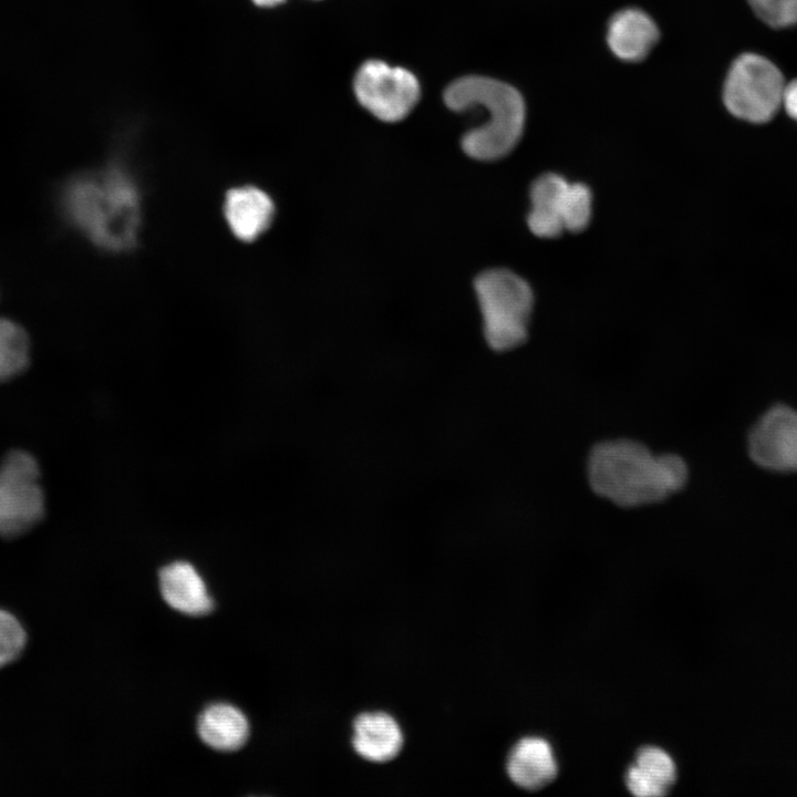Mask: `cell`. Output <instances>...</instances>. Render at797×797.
<instances>
[{"mask_svg": "<svg viewBox=\"0 0 797 797\" xmlns=\"http://www.w3.org/2000/svg\"><path fill=\"white\" fill-rule=\"evenodd\" d=\"M587 479L596 495L630 509L664 501L682 490L689 467L676 454H655L641 442L613 438L592 446Z\"/></svg>", "mask_w": 797, "mask_h": 797, "instance_id": "1", "label": "cell"}, {"mask_svg": "<svg viewBox=\"0 0 797 797\" xmlns=\"http://www.w3.org/2000/svg\"><path fill=\"white\" fill-rule=\"evenodd\" d=\"M60 205L68 221L96 246L117 251L134 245L141 196L123 170L107 168L71 179L62 189Z\"/></svg>", "mask_w": 797, "mask_h": 797, "instance_id": "2", "label": "cell"}, {"mask_svg": "<svg viewBox=\"0 0 797 797\" xmlns=\"http://www.w3.org/2000/svg\"><path fill=\"white\" fill-rule=\"evenodd\" d=\"M446 105L457 112L480 108L485 121L462 138L464 152L479 161L506 156L519 142L525 104L519 92L495 79L468 75L454 81L444 93Z\"/></svg>", "mask_w": 797, "mask_h": 797, "instance_id": "3", "label": "cell"}, {"mask_svg": "<svg viewBox=\"0 0 797 797\" xmlns=\"http://www.w3.org/2000/svg\"><path fill=\"white\" fill-rule=\"evenodd\" d=\"M475 291L489 346L508 351L528 337L534 296L529 284L515 272L497 268L477 276Z\"/></svg>", "mask_w": 797, "mask_h": 797, "instance_id": "4", "label": "cell"}, {"mask_svg": "<svg viewBox=\"0 0 797 797\" xmlns=\"http://www.w3.org/2000/svg\"><path fill=\"white\" fill-rule=\"evenodd\" d=\"M785 81L778 68L756 53H744L731 65L723 87L726 108L736 117L768 122L783 101Z\"/></svg>", "mask_w": 797, "mask_h": 797, "instance_id": "5", "label": "cell"}, {"mask_svg": "<svg viewBox=\"0 0 797 797\" xmlns=\"http://www.w3.org/2000/svg\"><path fill=\"white\" fill-rule=\"evenodd\" d=\"M44 511L39 467L28 453H9L0 466V536H18L38 522Z\"/></svg>", "mask_w": 797, "mask_h": 797, "instance_id": "6", "label": "cell"}, {"mask_svg": "<svg viewBox=\"0 0 797 797\" xmlns=\"http://www.w3.org/2000/svg\"><path fill=\"white\" fill-rule=\"evenodd\" d=\"M360 104L384 122L404 118L420 99L417 79L407 70L390 66L383 61H368L354 79Z\"/></svg>", "mask_w": 797, "mask_h": 797, "instance_id": "7", "label": "cell"}, {"mask_svg": "<svg viewBox=\"0 0 797 797\" xmlns=\"http://www.w3.org/2000/svg\"><path fill=\"white\" fill-rule=\"evenodd\" d=\"M748 454L759 467L774 472L797 470V411L778 404L753 425Z\"/></svg>", "mask_w": 797, "mask_h": 797, "instance_id": "8", "label": "cell"}, {"mask_svg": "<svg viewBox=\"0 0 797 797\" xmlns=\"http://www.w3.org/2000/svg\"><path fill=\"white\" fill-rule=\"evenodd\" d=\"M224 214L230 230L238 239L252 241L270 226L275 205L269 195L260 188L240 186L227 193Z\"/></svg>", "mask_w": 797, "mask_h": 797, "instance_id": "9", "label": "cell"}, {"mask_svg": "<svg viewBox=\"0 0 797 797\" xmlns=\"http://www.w3.org/2000/svg\"><path fill=\"white\" fill-rule=\"evenodd\" d=\"M506 768L511 782L527 790L547 786L558 773L551 745L537 736L524 737L515 744L508 755Z\"/></svg>", "mask_w": 797, "mask_h": 797, "instance_id": "10", "label": "cell"}, {"mask_svg": "<svg viewBox=\"0 0 797 797\" xmlns=\"http://www.w3.org/2000/svg\"><path fill=\"white\" fill-rule=\"evenodd\" d=\"M569 182L548 173L539 176L530 190L531 210L527 218L530 231L540 238H555L565 231L566 192Z\"/></svg>", "mask_w": 797, "mask_h": 797, "instance_id": "11", "label": "cell"}, {"mask_svg": "<svg viewBox=\"0 0 797 797\" xmlns=\"http://www.w3.org/2000/svg\"><path fill=\"white\" fill-rule=\"evenodd\" d=\"M659 35L656 24L646 13L638 9H625L611 18L607 41L619 59L638 62L649 54Z\"/></svg>", "mask_w": 797, "mask_h": 797, "instance_id": "12", "label": "cell"}, {"mask_svg": "<svg viewBox=\"0 0 797 797\" xmlns=\"http://www.w3.org/2000/svg\"><path fill=\"white\" fill-rule=\"evenodd\" d=\"M159 587L167 604L179 612L204 615L213 609L204 580L188 562L176 561L165 566L159 571Z\"/></svg>", "mask_w": 797, "mask_h": 797, "instance_id": "13", "label": "cell"}, {"mask_svg": "<svg viewBox=\"0 0 797 797\" xmlns=\"http://www.w3.org/2000/svg\"><path fill=\"white\" fill-rule=\"evenodd\" d=\"M352 745L364 759L390 762L403 746V733L397 722L384 712L360 714L353 724Z\"/></svg>", "mask_w": 797, "mask_h": 797, "instance_id": "14", "label": "cell"}, {"mask_svg": "<svg viewBox=\"0 0 797 797\" xmlns=\"http://www.w3.org/2000/svg\"><path fill=\"white\" fill-rule=\"evenodd\" d=\"M675 779L676 767L672 757L655 746L639 749L625 775L628 789L638 797L663 796Z\"/></svg>", "mask_w": 797, "mask_h": 797, "instance_id": "15", "label": "cell"}, {"mask_svg": "<svg viewBox=\"0 0 797 797\" xmlns=\"http://www.w3.org/2000/svg\"><path fill=\"white\" fill-rule=\"evenodd\" d=\"M197 731L205 744L221 752L239 749L248 739L249 724L237 707L217 703L199 716Z\"/></svg>", "mask_w": 797, "mask_h": 797, "instance_id": "16", "label": "cell"}, {"mask_svg": "<svg viewBox=\"0 0 797 797\" xmlns=\"http://www.w3.org/2000/svg\"><path fill=\"white\" fill-rule=\"evenodd\" d=\"M29 361V341L15 322L0 318V382L22 372Z\"/></svg>", "mask_w": 797, "mask_h": 797, "instance_id": "17", "label": "cell"}, {"mask_svg": "<svg viewBox=\"0 0 797 797\" xmlns=\"http://www.w3.org/2000/svg\"><path fill=\"white\" fill-rule=\"evenodd\" d=\"M592 196L590 189L581 183H569L566 192L565 230H583L590 221Z\"/></svg>", "mask_w": 797, "mask_h": 797, "instance_id": "18", "label": "cell"}, {"mask_svg": "<svg viewBox=\"0 0 797 797\" xmlns=\"http://www.w3.org/2000/svg\"><path fill=\"white\" fill-rule=\"evenodd\" d=\"M755 14L773 28L797 23V0H748Z\"/></svg>", "mask_w": 797, "mask_h": 797, "instance_id": "19", "label": "cell"}, {"mask_svg": "<svg viewBox=\"0 0 797 797\" xmlns=\"http://www.w3.org/2000/svg\"><path fill=\"white\" fill-rule=\"evenodd\" d=\"M25 645V632L15 617L0 609V667L13 661Z\"/></svg>", "mask_w": 797, "mask_h": 797, "instance_id": "20", "label": "cell"}, {"mask_svg": "<svg viewBox=\"0 0 797 797\" xmlns=\"http://www.w3.org/2000/svg\"><path fill=\"white\" fill-rule=\"evenodd\" d=\"M782 105L787 114L797 121V79L785 84Z\"/></svg>", "mask_w": 797, "mask_h": 797, "instance_id": "21", "label": "cell"}, {"mask_svg": "<svg viewBox=\"0 0 797 797\" xmlns=\"http://www.w3.org/2000/svg\"><path fill=\"white\" fill-rule=\"evenodd\" d=\"M259 7H273L282 3L284 0H252Z\"/></svg>", "mask_w": 797, "mask_h": 797, "instance_id": "22", "label": "cell"}]
</instances>
